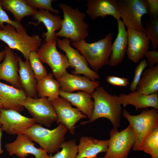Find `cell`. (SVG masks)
<instances>
[{
	"mask_svg": "<svg viewBox=\"0 0 158 158\" xmlns=\"http://www.w3.org/2000/svg\"><path fill=\"white\" fill-rule=\"evenodd\" d=\"M108 142V140L82 136L78 145V153L76 158H98L97 155L99 153L106 152Z\"/></svg>",
	"mask_w": 158,
	"mask_h": 158,
	"instance_id": "23",
	"label": "cell"
},
{
	"mask_svg": "<svg viewBox=\"0 0 158 158\" xmlns=\"http://www.w3.org/2000/svg\"><path fill=\"white\" fill-rule=\"evenodd\" d=\"M53 76V74L50 73L37 81V95L40 98L46 97L51 100L59 97L60 84L58 80L54 79Z\"/></svg>",
	"mask_w": 158,
	"mask_h": 158,
	"instance_id": "28",
	"label": "cell"
},
{
	"mask_svg": "<svg viewBox=\"0 0 158 158\" xmlns=\"http://www.w3.org/2000/svg\"><path fill=\"white\" fill-rule=\"evenodd\" d=\"M145 32L151 42L153 49L158 47V17L151 18L145 22Z\"/></svg>",
	"mask_w": 158,
	"mask_h": 158,
	"instance_id": "31",
	"label": "cell"
},
{
	"mask_svg": "<svg viewBox=\"0 0 158 158\" xmlns=\"http://www.w3.org/2000/svg\"><path fill=\"white\" fill-rule=\"evenodd\" d=\"M2 135V130L0 128V154H2L4 151L2 150L1 146V139Z\"/></svg>",
	"mask_w": 158,
	"mask_h": 158,
	"instance_id": "40",
	"label": "cell"
},
{
	"mask_svg": "<svg viewBox=\"0 0 158 158\" xmlns=\"http://www.w3.org/2000/svg\"><path fill=\"white\" fill-rule=\"evenodd\" d=\"M21 105L27 109L37 124L50 128L57 121L55 111L47 97H27Z\"/></svg>",
	"mask_w": 158,
	"mask_h": 158,
	"instance_id": "10",
	"label": "cell"
},
{
	"mask_svg": "<svg viewBox=\"0 0 158 158\" xmlns=\"http://www.w3.org/2000/svg\"><path fill=\"white\" fill-rule=\"evenodd\" d=\"M59 95L75 106L89 119L92 116L94 104L91 94L83 91L70 93L60 89Z\"/></svg>",
	"mask_w": 158,
	"mask_h": 158,
	"instance_id": "24",
	"label": "cell"
},
{
	"mask_svg": "<svg viewBox=\"0 0 158 158\" xmlns=\"http://www.w3.org/2000/svg\"><path fill=\"white\" fill-rule=\"evenodd\" d=\"M117 3L120 17L127 28L143 32L141 18L148 14V6L146 0H118Z\"/></svg>",
	"mask_w": 158,
	"mask_h": 158,
	"instance_id": "7",
	"label": "cell"
},
{
	"mask_svg": "<svg viewBox=\"0 0 158 158\" xmlns=\"http://www.w3.org/2000/svg\"><path fill=\"white\" fill-rule=\"evenodd\" d=\"M59 6L63 18L61 28L55 33V36L67 38L72 42L85 40L89 35V25L85 21V13L78 8H73L64 3L60 4Z\"/></svg>",
	"mask_w": 158,
	"mask_h": 158,
	"instance_id": "3",
	"label": "cell"
},
{
	"mask_svg": "<svg viewBox=\"0 0 158 158\" xmlns=\"http://www.w3.org/2000/svg\"><path fill=\"white\" fill-rule=\"evenodd\" d=\"M4 50L5 56L3 61L0 63V80H5L14 87L22 89L18 73V56L12 49L6 45Z\"/></svg>",
	"mask_w": 158,
	"mask_h": 158,
	"instance_id": "16",
	"label": "cell"
},
{
	"mask_svg": "<svg viewBox=\"0 0 158 158\" xmlns=\"http://www.w3.org/2000/svg\"><path fill=\"white\" fill-rule=\"evenodd\" d=\"M128 44L127 54L128 59L138 63L144 57L149 48L150 41L145 32L127 28Z\"/></svg>",
	"mask_w": 158,
	"mask_h": 158,
	"instance_id": "15",
	"label": "cell"
},
{
	"mask_svg": "<svg viewBox=\"0 0 158 158\" xmlns=\"http://www.w3.org/2000/svg\"><path fill=\"white\" fill-rule=\"evenodd\" d=\"M117 98L119 102L124 107L132 105L136 110L149 107L158 109L157 93L146 95L135 91L128 94L121 93Z\"/></svg>",
	"mask_w": 158,
	"mask_h": 158,
	"instance_id": "21",
	"label": "cell"
},
{
	"mask_svg": "<svg viewBox=\"0 0 158 158\" xmlns=\"http://www.w3.org/2000/svg\"><path fill=\"white\" fill-rule=\"evenodd\" d=\"M1 2L3 9L11 12L19 23L24 17L32 16L37 11V8L28 5L25 0H1Z\"/></svg>",
	"mask_w": 158,
	"mask_h": 158,
	"instance_id": "27",
	"label": "cell"
},
{
	"mask_svg": "<svg viewBox=\"0 0 158 158\" xmlns=\"http://www.w3.org/2000/svg\"><path fill=\"white\" fill-rule=\"evenodd\" d=\"M91 95L94 99V104L92 116L88 121L81 122L80 125L104 118L111 122L113 128H118L120 126L122 107L118 100L117 96L109 94L102 86L96 88Z\"/></svg>",
	"mask_w": 158,
	"mask_h": 158,
	"instance_id": "1",
	"label": "cell"
},
{
	"mask_svg": "<svg viewBox=\"0 0 158 158\" xmlns=\"http://www.w3.org/2000/svg\"><path fill=\"white\" fill-rule=\"evenodd\" d=\"M53 0H27V3L30 6L39 9H43L51 11L55 14H58L59 12V10L53 8L51 6Z\"/></svg>",
	"mask_w": 158,
	"mask_h": 158,
	"instance_id": "33",
	"label": "cell"
},
{
	"mask_svg": "<svg viewBox=\"0 0 158 158\" xmlns=\"http://www.w3.org/2000/svg\"><path fill=\"white\" fill-rule=\"evenodd\" d=\"M71 42L67 38H64L57 39L56 42L58 47L66 53L70 67L74 69L71 73L75 75H83L92 81L99 79V74L89 67V64L85 57L71 45Z\"/></svg>",
	"mask_w": 158,
	"mask_h": 158,
	"instance_id": "11",
	"label": "cell"
},
{
	"mask_svg": "<svg viewBox=\"0 0 158 158\" xmlns=\"http://www.w3.org/2000/svg\"><path fill=\"white\" fill-rule=\"evenodd\" d=\"M2 103L0 99V109L1 108H2Z\"/></svg>",
	"mask_w": 158,
	"mask_h": 158,
	"instance_id": "41",
	"label": "cell"
},
{
	"mask_svg": "<svg viewBox=\"0 0 158 158\" xmlns=\"http://www.w3.org/2000/svg\"><path fill=\"white\" fill-rule=\"evenodd\" d=\"M68 130L63 124L60 123L52 130H50L37 123L34 125L23 133L28 135L33 141L37 143L41 148L47 153L52 154L59 151L64 141L65 136Z\"/></svg>",
	"mask_w": 158,
	"mask_h": 158,
	"instance_id": "5",
	"label": "cell"
},
{
	"mask_svg": "<svg viewBox=\"0 0 158 158\" xmlns=\"http://www.w3.org/2000/svg\"><path fill=\"white\" fill-rule=\"evenodd\" d=\"M57 39L42 44L37 53L41 62L49 66L57 80L67 72L70 66L66 55L57 50Z\"/></svg>",
	"mask_w": 158,
	"mask_h": 158,
	"instance_id": "9",
	"label": "cell"
},
{
	"mask_svg": "<svg viewBox=\"0 0 158 158\" xmlns=\"http://www.w3.org/2000/svg\"><path fill=\"white\" fill-rule=\"evenodd\" d=\"M113 34L110 32L104 38L92 43L85 40L72 42L71 46L85 58L92 70L97 72L108 64L111 52Z\"/></svg>",
	"mask_w": 158,
	"mask_h": 158,
	"instance_id": "2",
	"label": "cell"
},
{
	"mask_svg": "<svg viewBox=\"0 0 158 158\" xmlns=\"http://www.w3.org/2000/svg\"><path fill=\"white\" fill-rule=\"evenodd\" d=\"M118 33L112 45L111 52L108 65L115 66L123 61L128 48V34L125 26L121 18L117 20Z\"/></svg>",
	"mask_w": 158,
	"mask_h": 158,
	"instance_id": "22",
	"label": "cell"
},
{
	"mask_svg": "<svg viewBox=\"0 0 158 158\" xmlns=\"http://www.w3.org/2000/svg\"><path fill=\"white\" fill-rule=\"evenodd\" d=\"M107 150L103 158H128L130 151L135 142L133 130L129 125L119 131L118 128L109 132Z\"/></svg>",
	"mask_w": 158,
	"mask_h": 158,
	"instance_id": "8",
	"label": "cell"
},
{
	"mask_svg": "<svg viewBox=\"0 0 158 158\" xmlns=\"http://www.w3.org/2000/svg\"><path fill=\"white\" fill-rule=\"evenodd\" d=\"M146 0L148 6L149 15L151 18L158 17V0Z\"/></svg>",
	"mask_w": 158,
	"mask_h": 158,
	"instance_id": "38",
	"label": "cell"
},
{
	"mask_svg": "<svg viewBox=\"0 0 158 158\" xmlns=\"http://www.w3.org/2000/svg\"><path fill=\"white\" fill-rule=\"evenodd\" d=\"M49 100L56 112V123H61L64 125L70 133L74 135L76 123L81 119L86 118L87 116L78 108L73 107L70 103L65 99L59 97Z\"/></svg>",
	"mask_w": 158,
	"mask_h": 158,
	"instance_id": "13",
	"label": "cell"
},
{
	"mask_svg": "<svg viewBox=\"0 0 158 158\" xmlns=\"http://www.w3.org/2000/svg\"><path fill=\"white\" fill-rule=\"evenodd\" d=\"M106 80L108 83L112 85L121 87L126 86L129 83L127 78L114 76H107Z\"/></svg>",
	"mask_w": 158,
	"mask_h": 158,
	"instance_id": "36",
	"label": "cell"
},
{
	"mask_svg": "<svg viewBox=\"0 0 158 158\" xmlns=\"http://www.w3.org/2000/svg\"><path fill=\"white\" fill-rule=\"evenodd\" d=\"M6 54L5 50L0 51V62L4 58Z\"/></svg>",
	"mask_w": 158,
	"mask_h": 158,
	"instance_id": "39",
	"label": "cell"
},
{
	"mask_svg": "<svg viewBox=\"0 0 158 158\" xmlns=\"http://www.w3.org/2000/svg\"><path fill=\"white\" fill-rule=\"evenodd\" d=\"M144 56L147 59L149 68L158 63V52L155 50H147L145 53Z\"/></svg>",
	"mask_w": 158,
	"mask_h": 158,
	"instance_id": "37",
	"label": "cell"
},
{
	"mask_svg": "<svg viewBox=\"0 0 158 158\" xmlns=\"http://www.w3.org/2000/svg\"><path fill=\"white\" fill-rule=\"evenodd\" d=\"M147 66V61L145 60L142 59L136 67L135 70L134 77L130 85V89L132 92L136 91L138 83L142 76L144 70Z\"/></svg>",
	"mask_w": 158,
	"mask_h": 158,
	"instance_id": "35",
	"label": "cell"
},
{
	"mask_svg": "<svg viewBox=\"0 0 158 158\" xmlns=\"http://www.w3.org/2000/svg\"><path fill=\"white\" fill-rule=\"evenodd\" d=\"M122 114L134 131L135 142L132 149L138 151L147 136L158 128V109L152 108L144 110L138 115H132L124 109Z\"/></svg>",
	"mask_w": 158,
	"mask_h": 158,
	"instance_id": "6",
	"label": "cell"
},
{
	"mask_svg": "<svg viewBox=\"0 0 158 158\" xmlns=\"http://www.w3.org/2000/svg\"><path fill=\"white\" fill-rule=\"evenodd\" d=\"M87 14L92 20L100 17L106 18L111 16L117 20L120 18L117 0H88Z\"/></svg>",
	"mask_w": 158,
	"mask_h": 158,
	"instance_id": "19",
	"label": "cell"
},
{
	"mask_svg": "<svg viewBox=\"0 0 158 158\" xmlns=\"http://www.w3.org/2000/svg\"><path fill=\"white\" fill-rule=\"evenodd\" d=\"M27 97L23 90L0 81V99L2 103V108L15 110L20 113L24 108L21 104Z\"/></svg>",
	"mask_w": 158,
	"mask_h": 158,
	"instance_id": "18",
	"label": "cell"
},
{
	"mask_svg": "<svg viewBox=\"0 0 158 158\" xmlns=\"http://www.w3.org/2000/svg\"><path fill=\"white\" fill-rule=\"evenodd\" d=\"M4 23H6L14 27L17 31H22L25 29L20 23L12 20L9 18L6 13L3 10L1 6V0H0V29H2L4 28Z\"/></svg>",
	"mask_w": 158,
	"mask_h": 158,
	"instance_id": "34",
	"label": "cell"
},
{
	"mask_svg": "<svg viewBox=\"0 0 158 158\" xmlns=\"http://www.w3.org/2000/svg\"><path fill=\"white\" fill-rule=\"evenodd\" d=\"M139 151L150 155L151 158H158V128L150 133L145 138Z\"/></svg>",
	"mask_w": 158,
	"mask_h": 158,
	"instance_id": "29",
	"label": "cell"
},
{
	"mask_svg": "<svg viewBox=\"0 0 158 158\" xmlns=\"http://www.w3.org/2000/svg\"><path fill=\"white\" fill-rule=\"evenodd\" d=\"M61 150L55 154L49 155V158H76L78 153V145L75 140L64 141L61 146Z\"/></svg>",
	"mask_w": 158,
	"mask_h": 158,
	"instance_id": "30",
	"label": "cell"
},
{
	"mask_svg": "<svg viewBox=\"0 0 158 158\" xmlns=\"http://www.w3.org/2000/svg\"><path fill=\"white\" fill-rule=\"evenodd\" d=\"M35 143L25 134L18 135L13 142L6 144L5 148L10 156L16 155L20 158H25L29 154L33 155L35 158H49L47 151L35 146Z\"/></svg>",
	"mask_w": 158,
	"mask_h": 158,
	"instance_id": "14",
	"label": "cell"
},
{
	"mask_svg": "<svg viewBox=\"0 0 158 158\" xmlns=\"http://www.w3.org/2000/svg\"><path fill=\"white\" fill-rule=\"evenodd\" d=\"M29 61L37 81L47 75V70L40 60L37 52L30 53Z\"/></svg>",
	"mask_w": 158,
	"mask_h": 158,
	"instance_id": "32",
	"label": "cell"
},
{
	"mask_svg": "<svg viewBox=\"0 0 158 158\" xmlns=\"http://www.w3.org/2000/svg\"><path fill=\"white\" fill-rule=\"evenodd\" d=\"M19 61L18 71L20 81L22 89L27 97L36 98L37 97V83L34 72L29 60L23 61L18 56Z\"/></svg>",
	"mask_w": 158,
	"mask_h": 158,
	"instance_id": "25",
	"label": "cell"
},
{
	"mask_svg": "<svg viewBox=\"0 0 158 158\" xmlns=\"http://www.w3.org/2000/svg\"><path fill=\"white\" fill-rule=\"evenodd\" d=\"M0 114H1V113H0Z\"/></svg>",
	"mask_w": 158,
	"mask_h": 158,
	"instance_id": "42",
	"label": "cell"
},
{
	"mask_svg": "<svg viewBox=\"0 0 158 158\" xmlns=\"http://www.w3.org/2000/svg\"><path fill=\"white\" fill-rule=\"evenodd\" d=\"M0 111V128L10 135L23 134L36 123L32 118L24 116L15 110L1 108Z\"/></svg>",
	"mask_w": 158,
	"mask_h": 158,
	"instance_id": "12",
	"label": "cell"
},
{
	"mask_svg": "<svg viewBox=\"0 0 158 158\" xmlns=\"http://www.w3.org/2000/svg\"><path fill=\"white\" fill-rule=\"evenodd\" d=\"M32 18L37 20V23H30L35 26H38L41 23L45 25L47 31L42 34L43 37H45L44 41L48 42L51 40L57 39V37L55 35V32L59 30L61 27L62 19L61 16L58 14H53L50 11L43 9L35 13L32 16Z\"/></svg>",
	"mask_w": 158,
	"mask_h": 158,
	"instance_id": "20",
	"label": "cell"
},
{
	"mask_svg": "<svg viewBox=\"0 0 158 158\" xmlns=\"http://www.w3.org/2000/svg\"><path fill=\"white\" fill-rule=\"evenodd\" d=\"M0 40L7 44L10 48L20 51L26 60H29L31 52H37L42 41L39 35L30 36L25 29L17 31L14 27L9 24L0 29Z\"/></svg>",
	"mask_w": 158,
	"mask_h": 158,
	"instance_id": "4",
	"label": "cell"
},
{
	"mask_svg": "<svg viewBox=\"0 0 158 158\" xmlns=\"http://www.w3.org/2000/svg\"><path fill=\"white\" fill-rule=\"evenodd\" d=\"M136 91L146 95L158 92V63L143 72Z\"/></svg>",
	"mask_w": 158,
	"mask_h": 158,
	"instance_id": "26",
	"label": "cell"
},
{
	"mask_svg": "<svg viewBox=\"0 0 158 158\" xmlns=\"http://www.w3.org/2000/svg\"><path fill=\"white\" fill-rule=\"evenodd\" d=\"M57 80L60 84V90L70 93L82 90L91 94L100 85L98 81H92L85 76L68 72Z\"/></svg>",
	"mask_w": 158,
	"mask_h": 158,
	"instance_id": "17",
	"label": "cell"
}]
</instances>
